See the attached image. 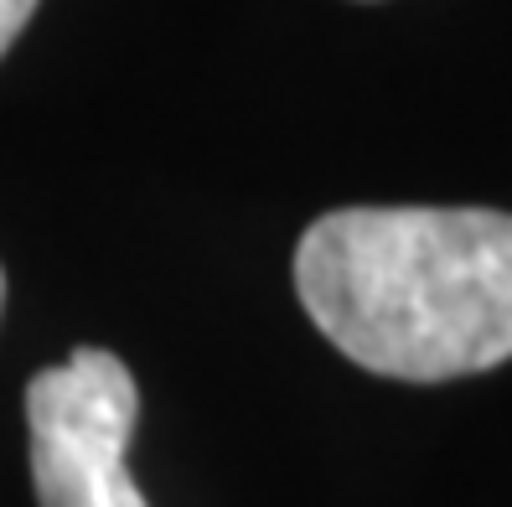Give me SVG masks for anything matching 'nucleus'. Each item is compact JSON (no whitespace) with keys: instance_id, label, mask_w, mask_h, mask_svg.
Wrapping results in <instances>:
<instances>
[{"instance_id":"obj_3","label":"nucleus","mask_w":512,"mask_h":507,"mask_svg":"<svg viewBox=\"0 0 512 507\" xmlns=\"http://www.w3.org/2000/svg\"><path fill=\"white\" fill-rule=\"evenodd\" d=\"M32 11H37V0H0V57L16 47V37L26 32Z\"/></svg>"},{"instance_id":"obj_4","label":"nucleus","mask_w":512,"mask_h":507,"mask_svg":"<svg viewBox=\"0 0 512 507\" xmlns=\"http://www.w3.org/2000/svg\"><path fill=\"white\" fill-rule=\"evenodd\" d=\"M0 306H6V270H0Z\"/></svg>"},{"instance_id":"obj_2","label":"nucleus","mask_w":512,"mask_h":507,"mask_svg":"<svg viewBox=\"0 0 512 507\" xmlns=\"http://www.w3.org/2000/svg\"><path fill=\"white\" fill-rule=\"evenodd\" d=\"M140 420L130 368L104 347H78L68 363L26 383L37 507H150L125 466Z\"/></svg>"},{"instance_id":"obj_1","label":"nucleus","mask_w":512,"mask_h":507,"mask_svg":"<svg viewBox=\"0 0 512 507\" xmlns=\"http://www.w3.org/2000/svg\"><path fill=\"white\" fill-rule=\"evenodd\" d=\"M295 295L357 368L445 383L512 357V213L337 207L295 249Z\"/></svg>"}]
</instances>
